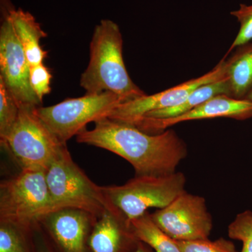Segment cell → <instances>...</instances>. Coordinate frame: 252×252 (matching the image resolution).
<instances>
[{
    "mask_svg": "<svg viewBox=\"0 0 252 252\" xmlns=\"http://www.w3.org/2000/svg\"><path fill=\"white\" fill-rule=\"evenodd\" d=\"M77 141L117 154L130 162L136 176L171 175L188 154L187 144L174 130L152 135L108 118L94 122L93 130L81 131Z\"/></svg>",
    "mask_w": 252,
    "mask_h": 252,
    "instance_id": "cell-1",
    "label": "cell"
},
{
    "mask_svg": "<svg viewBox=\"0 0 252 252\" xmlns=\"http://www.w3.org/2000/svg\"><path fill=\"white\" fill-rule=\"evenodd\" d=\"M86 94L109 91L126 102L147 94L130 79L123 58L120 28L111 20H102L94 28L90 45V61L81 74Z\"/></svg>",
    "mask_w": 252,
    "mask_h": 252,
    "instance_id": "cell-2",
    "label": "cell"
},
{
    "mask_svg": "<svg viewBox=\"0 0 252 252\" xmlns=\"http://www.w3.org/2000/svg\"><path fill=\"white\" fill-rule=\"evenodd\" d=\"M46 177L51 212L79 209L99 217L107 210L115 209L109 205L101 187L94 184L73 161L67 149L49 165Z\"/></svg>",
    "mask_w": 252,
    "mask_h": 252,
    "instance_id": "cell-3",
    "label": "cell"
},
{
    "mask_svg": "<svg viewBox=\"0 0 252 252\" xmlns=\"http://www.w3.org/2000/svg\"><path fill=\"white\" fill-rule=\"evenodd\" d=\"M52 212L46 170L23 168L0 185V220L28 228Z\"/></svg>",
    "mask_w": 252,
    "mask_h": 252,
    "instance_id": "cell-4",
    "label": "cell"
},
{
    "mask_svg": "<svg viewBox=\"0 0 252 252\" xmlns=\"http://www.w3.org/2000/svg\"><path fill=\"white\" fill-rule=\"evenodd\" d=\"M185 176L175 172L165 176H136L125 185L101 187L109 205L130 220L152 207L164 208L185 192Z\"/></svg>",
    "mask_w": 252,
    "mask_h": 252,
    "instance_id": "cell-5",
    "label": "cell"
},
{
    "mask_svg": "<svg viewBox=\"0 0 252 252\" xmlns=\"http://www.w3.org/2000/svg\"><path fill=\"white\" fill-rule=\"evenodd\" d=\"M36 108L20 107L16 124L1 144L10 151L22 169L46 170L67 147L36 115Z\"/></svg>",
    "mask_w": 252,
    "mask_h": 252,
    "instance_id": "cell-6",
    "label": "cell"
},
{
    "mask_svg": "<svg viewBox=\"0 0 252 252\" xmlns=\"http://www.w3.org/2000/svg\"><path fill=\"white\" fill-rule=\"evenodd\" d=\"M125 102L121 96L105 91L64 99L49 107H39L35 112L57 138L66 144L84 130L88 124L107 118L119 104Z\"/></svg>",
    "mask_w": 252,
    "mask_h": 252,
    "instance_id": "cell-7",
    "label": "cell"
},
{
    "mask_svg": "<svg viewBox=\"0 0 252 252\" xmlns=\"http://www.w3.org/2000/svg\"><path fill=\"white\" fill-rule=\"evenodd\" d=\"M150 216L164 233L177 241L208 239L212 229L205 199L186 191Z\"/></svg>",
    "mask_w": 252,
    "mask_h": 252,
    "instance_id": "cell-8",
    "label": "cell"
},
{
    "mask_svg": "<svg viewBox=\"0 0 252 252\" xmlns=\"http://www.w3.org/2000/svg\"><path fill=\"white\" fill-rule=\"evenodd\" d=\"M0 27V79L4 81L20 107H39L42 102L30 84L31 65L18 40L7 13L1 8Z\"/></svg>",
    "mask_w": 252,
    "mask_h": 252,
    "instance_id": "cell-9",
    "label": "cell"
},
{
    "mask_svg": "<svg viewBox=\"0 0 252 252\" xmlns=\"http://www.w3.org/2000/svg\"><path fill=\"white\" fill-rule=\"evenodd\" d=\"M226 57L225 56L216 67L201 77L190 79L158 94H145L138 98L123 102L107 118L116 122L131 124L143 117L147 113L179 105L200 86L220 80L228 76V60H225Z\"/></svg>",
    "mask_w": 252,
    "mask_h": 252,
    "instance_id": "cell-10",
    "label": "cell"
},
{
    "mask_svg": "<svg viewBox=\"0 0 252 252\" xmlns=\"http://www.w3.org/2000/svg\"><path fill=\"white\" fill-rule=\"evenodd\" d=\"M215 118H231L237 120L250 119L252 118V102L226 94H219L177 117L166 119L142 117L128 124L147 133L157 134L180 123Z\"/></svg>",
    "mask_w": 252,
    "mask_h": 252,
    "instance_id": "cell-11",
    "label": "cell"
},
{
    "mask_svg": "<svg viewBox=\"0 0 252 252\" xmlns=\"http://www.w3.org/2000/svg\"><path fill=\"white\" fill-rule=\"evenodd\" d=\"M94 217L79 209L66 208L51 212L42 220L64 252H86V241Z\"/></svg>",
    "mask_w": 252,
    "mask_h": 252,
    "instance_id": "cell-12",
    "label": "cell"
},
{
    "mask_svg": "<svg viewBox=\"0 0 252 252\" xmlns=\"http://www.w3.org/2000/svg\"><path fill=\"white\" fill-rule=\"evenodd\" d=\"M89 237L92 252H120L126 243H139L130 221L117 209L104 212Z\"/></svg>",
    "mask_w": 252,
    "mask_h": 252,
    "instance_id": "cell-13",
    "label": "cell"
},
{
    "mask_svg": "<svg viewBox=\"0 0 252 252\" xmlns=\"http://www.w3.org/2000/svg\"><path fill=\"white\" fill-rule=\"evenodd\" d=\"M1 8L7 13L18 40L22 45L30 65L42 64L47 51L40 46V40L47 36L34 16L22 9H16L9 0H1Z\"/></svg>",
    "mask_w": 252,
    "mask_h": 252,
    "instance_id": "cell-14",
    "label": "cell"
},
{
    "mask_svg": "<svg viewBox=\"0 0 252 252\" xmlns=\"http://www.w3.org/2000/svg\"><path fill=\"white\" fill-rule=\"evenodd\" d=\"M228 60L230 97L243 99L252 90V43L238 46Z\"/></svg>",
    "mask_w": 252,
    "mask_h": 252,
    "instance_id": "cell-15",
    "label": "cell"
},
{
    "mask_svg": "<svg viewBox=\"0 0 252 252\" xmlns=\"http://www.w3.org/2000/svg\"><path fill=\"white\" fill-rule=\"evenodd\" d=\"M219 94H226L230 96L228 76L220 80L200 86L189 94L188 97L179 105L170 107V108L153 111V112L147 113L143 117L166 119V118L177 117L195 108Z\"/></svg>",
    "mask_w": 252,
    "mask_h": 252,
    "instance_id": "cell-16",
    "label": "cell"
},
{
    "mask_svg": "<svg viewBox=\"0 0 252 252\" xmlns=\"http://www.w3.org/2000/svg\"><path fill=\"white\" fill-rule=\"evenodd\" d=\"M129 221L137 240L147 244L155 252H182L177 241L154 223L148 212Z\"/></svg>",
    "mask_w": 252,
    "mask_h": 252,
    "instance_id": "cell-17",
    "label": "cell"
},
{
    "mask_svg": "<svg viewBox=\"0 0 252 252\" xmlns=\"http://www.w3.org/2000/svg\"><path fill=\"white\" fill-rule=\"evenodd\" d=\"M20 112L16 98L0 79V142L6 140L12 130Z\"/></svg>",
    "mask_w": 252,
    "mask_h": 252,
    "instance_id": "cell-18",
    "label": "cell"
},
{
    "mask_svg": "<svg viewBox=\"0 0 252 252\" xmlns=\"http://www.w3.org/2000/svg\"><path fill=\"white\" fill-rule=\"evenodd\" d=\"M27 228L0 220V252H30L25 231Z\"/></svg>",
    "mask_w": 252,
    "mask_h": 252,
    "instance_id": "cell-19",
    "label": "cell"
},
{
    "mask_svg": "<svg viewBox=\"0 0 252 252\" xmlns=\"http://www.w3.org/2000/svg\"><path fill=\"white\" fill-rule=\"evenodd\" d=\"M228 234L243 243L241 252H252V212L247 210L238 214L228 225Z\"/></svg>",
    "mask_w": 252,
    "mask_h": 252,
    "instance_id": "cell-20",
    "label": "cell"
},
{
    "mask_svg": "<svg viewBox=\"0 0 252 252\" xmlns=\"http://www.w3.org/2000/svg\"><path fill=\"white\" fill-rule=\"evenodd\" d=\"M176 241L182 252H238L234 244L223 238L215 241L208 239Z\"/></svg>",
    "mask_w": 252,
    "mask_h": 252,
    "instance_id": "cell-21",
    "label": "cell"
},
{
    "mask_svg": "<svg viewBox=\"0 0 252 252\" xmlns=\"http://www.w3.org/2000/svg\"><path fill=\"white\" fill-rule=\"evenodd\" d=\"M240 23V31L226 55L238 46L251 42L252 40V4H241L240 8L230 13Z\"/></svg>",
    "mask_w": 252,
    "mask_h": 252,
    "instance_id": "cell-22",
    "label": "cell"
},
{
    "mask_svg": "<svg viewBox=\"0 0 252 252\" xmlns=\"http://www.w3.org/2000/svg\"><path fill=\"white\" fill-rule=\"evenodd\" d=\"M52 75L44 64L31 66L30 84L36 97L42 102L44 96L51 93Z\"/></svg>",
    "mask_w": 252,
    "mask_h": 252,
    "instance_id": "cell-23",
    "label": "cell"
},
{
    "mask_svg": "<svg viewBox=\"0 0 252 252\" xmlns=\"http://www.w3.org/2000/svg\"><path fill=\"white\" fill-rule=\"evenodd\" d=\"M132 252H154L153 250L151 249L149 245L147 244L139 242L138 245L136 247L135 250Z\"/></svg>",
    "mask_w": 252,
    "mask_h": 252,
    "instance_id": "cell-24",
    "label": "cell"
},
{
    "mask_svg": "<svg viewBox=\"0 0 252 252\" xmlns=\"http://www.w3.org/2000/svg\"><path fill=\"white\" fill-rule=\"evenodd\" d=\"M245 99L252 102V90L250 91V94H248V96Z\"/></svg>",
    "mask_w": 252,
    "mask_h": 252,
    "instance_id": "cell-25",
    "label": "cell"
},
{
    "mask_svg": "<svg viewBox=\"0 0 252 252\" xmlns=\"http://www.w3.org/2000/svg\"><path fill=\"white\" fill-rule=\"evenodd\" d=\"M51 252L49 251V250H47V249H41L40 250V252Z\"/></svg>",
    "mask_w": 252,
    "mask_h": 252,
    "instance_id": "cell-26",
    "label": "cell"
}]
</instances>
